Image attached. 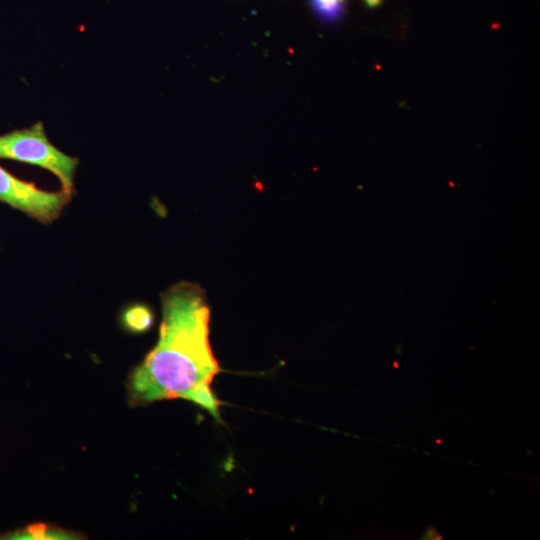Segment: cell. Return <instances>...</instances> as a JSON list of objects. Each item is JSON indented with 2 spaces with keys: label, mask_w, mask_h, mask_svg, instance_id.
<instances>
[{
  "label": "cell",
  "mask_w": 540,
  "mask_h": 540,
  "mask_svg": "<svg viewBox=\"0 0 540 540\" xmlns=\"http://www.w3.org/2000/svg\"><path fill=\"white\" fill-rule=\"evenodd\" d=\"M159 338L128 381L133 405L183 399L221 422L222 402L211 388L220 372L209 340L210 308L203 289L181 281L161 294Z\"/></svg>",
  "instance_id": "obj_1"
},
{
  "label": "cell",
  "mask_w": 540,
  "mask_h": 540,
  "mask_svg": "<svg viewBox=\"0 0 540 540\" xmlns=\"http://www.w3.org/2000/svg\"><path fill=\"white\" fill-rule=\"evenodd\" d=\"M0 158L44 168L59 179L62 190L73 193L78 159L55 147L40 122L30 128L0 135Z\"/></svg>",
  "instance_id": "obj_2"
},
{
  "label": "cell",
  "mask_w": 540,
  "mask_h": 540,
  "mask_svg": "<svg viewBox=\"0 0 540 540\" xmlns=\"http://www.w3.org/2000/svg\"><path fill=\"white\" fill-rule=\"evenodd\" d=\"M64 190L49 192L21 180L0 166V201L48 224L56 220L71 199Z\"/></svg>",
  "instance_id": "obj_3"
},
{
  "label": "cell",
  "mask_w": 540,
  "mask_h": 540,
  "mask_svg": "<svg viewBox=\"0 0 540 540\" xmlns=\"http://www.w3.org/2000/svg\"><path fill=\"white\" fill-rule=\"evenodd\" d=\"M76 533L45 523H34L22 529L4 534L1 539L12 540H64L78 539Z\"/></svg>",
  "instance_id": "obj_4"
},
{
  "label": "cell",
  "mask_w": 540,
  "mask_h": 540,
  "mask_svg": "<svg viewBox=\"0 0 540 540\" xmlns=\"http://www.w3.org/2000/svg\"><path fill=\"white\" fill-rule=\"evenodd\" d=\"M153 315L149 308L143 305L134 306L124 314V323L132 331L143 332L149 329Z\"/></svg>",
  "instance_id": "obj_5"
},
{
  "label": "cell",
  "mask_w": 540,
  "mask_h": 540,
  "mask_svg": "<svg viewBox=\"0 0 540 540\" xmlns=\"http://www.w3.org/2000/svg\"><path fill=\"white\" fill-rule=\"evenodd\" d=\"M311 2L321 15L332 18L340 13L344 0H311Z\"/></svg>",
  "instance_id": "obj_6"
},
{
  "label": "cell",
  "mask_w": 540,
  "mask_h": 540,
  "mask_svg": "<svg viewBox=\"0 0 540 540\" xmlns=\"http://www.w3.org/2000/svg\"><path fill=\"white\" fill-rule=\"evenodd\" d=\"M382 2V0H365V3L369 6V7H376L378 5H380Z\"/></svg>",
  "instance_id": "obj_7"
}]
</instances>
